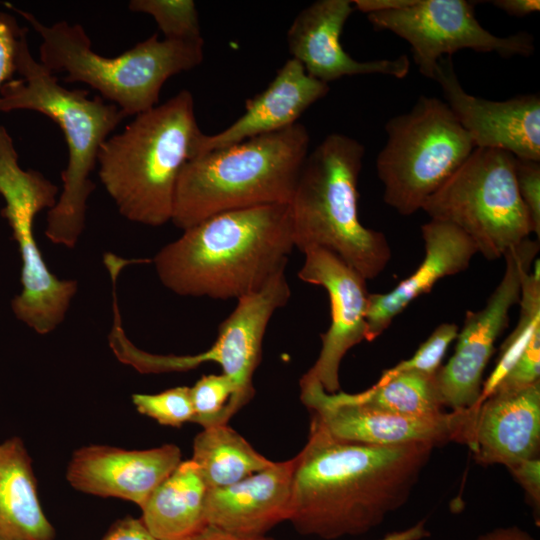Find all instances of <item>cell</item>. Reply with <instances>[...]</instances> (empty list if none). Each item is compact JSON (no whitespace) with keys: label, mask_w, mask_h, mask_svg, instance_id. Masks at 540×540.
Listing matches in <instances>:
<instances>
[{"label":"cell","mask_w":540,"mask_h":540,"mask_svg":"<svg viewBox=\"0 0 540 540\" xmlns=\"http://www.w3.org/2000/svg\"><path fill=\"white\" fill-rule=\"evenodd\" d=\"M434 447L344 441L311 422L295 456L289 521L326 540L370 531L408 500Z\"/></svg>","instance_id":"obj_1"},{"label":"cell","mask_w":540,"mask_h":540,"mask_svg":"<svg viewBox=\"0 0 540 540\" xmlns=\"http://www.w3.org/2000/svg\"><path fill=\"white\" fill-rule=\"evenodd\" d=\"M294 247L289 204H270L218 213L183 230L153 263L177 295L238 300L284 271Z\"/></svg>","instance_id":"obj_2"},{"label":"cell","mask_w":540,"mask_h":540,"mask_svg":"<svg viewBox=\"0 0 540 540\" xmlns=\"http://www.w3.org/2000/svg\"><path fill=\"white\" fill-rule=\"evenodd\" d=\"M28 29L18 45L16 72L0 87V112L32 110L53 120L62 130L68 162L61 173L62 190L48 210L45 234L57 245L76 246L86 221L87 200L95 189L90 173L97 165L103 142L125 118L114 104L88 97L83 89H68L29 48Z\"/></svg>","instance_id":"obj_3"},{"label":"cell","mask_w":540,"mask_h":540,"mask_svg":"<svg viewBox=\"0 0 540 540\" xmlns=\"http://www.w3.org/2000/svg\"><path fill=\"white\" fill-rule=\"evenodd\" d=\"M203 132L190 91L133 117L101 145L98 176L127 220L161 226L172 218L179 174L198 156Z\"/></svg>","instance_id":"obj_4"},{"label":"cell","mask_w":540,"mask_h":540,"mask_svg":"<svg viewBox=\"0 0 540 540\" xmlns=\"http://www.w3.org/2000/svg\"><path fill=\"white\" fill-rule=\"evenodd\" d=\"M309 143L296 122L189 160L177 180L171 222L186 230L218 213L289 204Z\"/></svg>","instance_id":"obj_5"},{"label":"cell","mask_w":540,"mask_h":540,"mask_svg":"<svg viewBox=\"0 0 540 540\" xmlns=\"http://www.w3.org/2000/svg\"><path fill=\"white\" fill-rule=\"evenodd\" d=\"M364 154L358 140L327 135L308 153L289 207L296 248L327 249L368 280L385 269L391 249L385 235L363 226L358 216Z\"/></svg>","instance_id":"obj_6"},{"label":"cell","mask_w":540,"mask_h":540,"mask_svg":"<svg viewBox=\"0 0 540 540\" xmlns=\"http://www.w3.org/2000/svg\"><path fill=\"white\" fill-rule=\"evenodd\" d=\"M40 35L39 62L53 74L65 73V82L91 86L102 99L127 116L157 106L164 83L172 76L201 64L203 38L160 40L153 34L116 57H104L80 24L60 20L46 25L32 13L5 3Z\"/></svg>","instance_id":"obj_7"},{"label":"cell","mask_w":540,"mask_h":540,"mask_svg":"<svg viewBox=\"0 0 540 540\" xmlns=\"http://www.w3.org/2000/svg\"><path fill=\"white\" fill-rule=\"evenodd\" d=\"M515 160L503 150L475 148L421 210L460 229L485 258L503 257L534 233L517 188Z\"/></svg>","instance_id":"obj_8"},{"label":"cell","mask_w":540,"mask_h":540,"mask_svg":"<svg viewBox=\"0 0 540 540\" xmlns=\"http://www.w3.org/2000/svg\"><path fill=\"white\" fill-rule=\"evenodd\" d=\"M385 131L376 170L383 200L401 215L421 210L475 149L446 102L436 97L421 96L410 111L390 118Z\"/></svg>","instance_id":"obj_9"},{"label":"cell","mask_w":540,"mask_h":540,"mask_svg":"<svg viewBox=\"0 0 540 540\" xmlns=\"http://www.w3.org/2000/svg\"><path fill=\"white\" fill-rule=\"evenodd\" d=\"M59 188L36 170H24L7 129L0 125V195L22 261L21 292L11 301L16 318L46 335L65 319L78 282L60 279L47 267L33 233L36 215L57 202Z\"/></svg>","instance_id":"obj_10"},{"label":"cell","mask_w":540,"mask_h":540,"mask_svg":"<svg viewBox=\"0 0 540 540\" xmlns=\"http://www.w3.org/2000/svg\"><path fill=\"white\" fill-rule=\"evenodd\" d=\"M466 0H413L403 8L367 14L376 30H387L409 43L420 73L434 80L439 61L462 49L528 57L534 40L526 32L500 37L486 30Z\"/></svg>","instance_id":"obj_11"},{"label":"cell","mask_w":540,"mask_h":540,"mask_svg":"<svg viewBox=\"0 0 540 540\" xmlns=\"http://www.w3.org/2000/svg\"><path fill=\"white\" fill-rule=\"evenodd\" d=\"M538 251L539 241L529 238L509 249L503 256L504 275L486 305L467 311L454 354L435 374L442 404L452 411L477 405L494 343L508 325L509 310L519 302L523 276L531 270Z\"/></svg>","instance_id":"obj_12"},{"label":"cell","mask_w":540,"mask_h":540,"mask_svg":"<svg viewBox=\"0 0 540 540\" xmlns=\"http://www.w3.org/2000/svg\"><path fill=\"white\" fill-rule=\"evenodd\" d=\"M301 401L312 411L311 422L334 438L362 444L394 446L458 440L468 409L414 417L369 408L347 400L343 392L327 393L316 381L300 380Z\"/></svg>","instance_id":"obj_13"},{"label":"cell","mask_w":540,"mask_h":540,"mask_svg":"<svg viewBox=\"0 0 540 540\" xmlns=\"http://www.w3.org/2000/svg\"><path fill=\"white\" fill-rule=\"evenodd\" d=\"M298 277L323 287L330 299L331 324L321 334L322 347L314 365L301 379L318 382L327 393L340 389L339 367L349 349L366 340V279L333 252L313 247L305 250Z\"/></svg>","instance_id":"obj_14"},{"label":"cell","mask_w":540,"mask_h":540,"mask_svg":"<svg viewBox=\"0 0 540 540\" xmlns=\"http://www.w3.org/2000/svg\"><path fill=\"white\" fill-rule=\"evenodd\" d=\"M434 80L475 148L499 149L516 158L540 161L538 94L519 95L504 101L471 95L459 82L451 57L439 61Z\"/></svg>","instance_id":"obj_15"},{"label":"cell","mask_w":540,"mask_h":540,"mask_svg":"<svg viewBox=\"0 0 540 540\" xmlns=\"http://www.w3.org/2000/svg\"><path fill=\"white\" fill-rule=\"evenodd\" d=\"M458 441L482 464L506 467L539 457L540 381L516 389H496L470 408Z\"/></svg>","instance_id":"obj_16"},{"label":"cell","mask_w":540,"mask_h":540,"mask_svg":"<svg viewBox=\"0 0 540 540\" xmlns=\"http://www.w3.org/2000/svg\"><path fill=\"white\" fill-rule=\"evenodd\" d=\"M354 9L352 0H318L300 11L287 31L292 58L311 77L326 84L345 76L365 74L405 78L410 70L406 55L358 61L343 49L340 36Z\"/></svg>","instance_id":"obj_17"},{"label":"cell","mask_w":540,"mask_h":540,"mask_svg":"<svg viewBox=\"0 0 540 540\" xmlns=\"http://www.w3.org/2000/svg\"><path fill=\"white\" fill-rule=\"evenodd\" d=\"M173 444L145 450L90 445L75 451L67 468L69 484L83 493L114 497L139 507L180 464Z\"/></svg>","instance_id":"obj_18"},{"label":"cell","mask_w":540,"mask_h":540,"mask_svg":"<svg viewBox=\"0 0 540 540\" xmlns=\"http://www.w3.org/2000/svg\"><path fill=\"white\" fill-rule=\"evenodd\" d=\"M291 295L285 270L262 289L238 299L233 312L219 326L215 343L205 351L208 362H216L236 389L242 408L254 395L253 374L259 364L263 337L274 312Z\"/></svg>","instance_id":"obj_19"},{"label":"cell","mask_w":540,"mask_h":540,"mask_svg":"<svg viewBox=\"0 0 540 540\" xmlns=\"http://www.w3.org/2000/svg\"><path fill=\"white\" fill-rule=\"evenodd\" d=\"M295 457L273 462L227 487L208 489V525L228 532L259 536L289 520Z\"/></svg>","instance_id":"obj_20"},{"label":"cell","mask_w":540,"mask_h":540,"mask_svg":"<svg viewBox=\"0 0 540 540\" xmlns=\"http://www.w3.org/2000/svg\"><path fill=\"white\" fill-rule=\"evenodd\" d=\"M329 89L328 84L311 77L298 60L289 59L262 92L246 101L245 112L235 122L216 134H203L198 156L295 124Z\"/></svg>","instance_id":"obj_21"},{"label":"cell","mask_w":540,"mask_h":540,"mask_svg":"<svg viewBox=\"0 0 540 540\" xmlns=\"http://www.w3.org/2000/svg\"><path fill=\"white\" fill-rule=\"evenodd\" d=\"M425 256L417 270L387 293H369L366 309L367 341L382 334L413 300L428 293L443 277L466 270L478 253L460 229L431 220L421 227Z\"/></svg>","instance_id":"obj_22"},{"label":"cell","mask_w":540,"mask_h":540,"mask_svg":"<svg viewBox=\"0 0 540 540\" xmlns=\"http://www.w3.org/2000/svg\"><path fill=\"white\" fill-rule=\"evenodd\" d=\"M31 458L20 438L0 444V540H53Z\"/></svg>","instance_id":"obj_23"},{"label":"cell","mask_w":540,"mask_h":540,"mask_svg":"<svg viewBox=\"0 0 540 540\" xmlns=\"http://www.w3.org/2000/svg\"><path fill=\"white\" fill-rule=\"evenodd\" d=\"M207 491L197 465L181 461L142 504L140 519L158 540H191L208 526Z\"/></svg>","instance_id":"obj_24"},{"label":"cell","mask_w":540,"mask_h":540,"mask_svg":"<svg viewBox=\"0 0 540 540\" xmlns=\"http://www.w3.org/2000/svg\"><path fill=\"white\" fill-rule=\"evenodd\" d=\"M191 460L207 489L230 486L273 464L227 424L197 434Z\"/></svg>","instance_id":"obj_25"},{"label":"cell","mask_w":540,"mask_h":540,"mask_svg":"<svg viewBox=\"0 0 540 540\" xmlns=\"http://www.w3.org/2000/svg\"><path fill=\"white\" fill-rule=\"evenodd\" d=\"M343 395L353 403L399 415L430 417L444 413L435 375L416 371L382 373L371 388Z\"/></svg>","instance_id":"obj_26"},{"label":"cell","mask_w":540,"mask_h":540,"mask_svg":"<svg viewBox=\"0 0 540 540\" xmlns=\"http://www.w3.org/2000/svg\"><path fill=\"white\" fill-rule=\"evenodd\" d=\"M533 271L523 276L520 293L519 320L512 333L501 346L497 364L487 381L482 385L477 404L487 398L507 374L529 343L534 332L540 328V267L539 259L533 262Z\"/></svg>","instance_id":"obj_27"},{"label":"cell","mask_w":540,"mask_h":540,"mask_svg":"<svg viewBox=\"0 0 540 540\" xmlns=\"http://www.w3.org/2000/svg\"><path fill=\"white\" fill-rule=\"evenodd\" d=\"M193 423L204 428L225 425L241 409L232 380L225 374L202 376L190 387Z\"/></svg>","instance_id":"obj_28"},{"label":"cell","mask_w":540,"mask_h":540,"mask_svg":"<svg viewBox=\"0 0 540 540\" xmlns=\"http://www.w3.org/2000/svg\"><path fill=\"white\" fill-rule=\"evenodd\" d=\"M132 12L153 17L164 39L191 40L201 38L198 11L192 0H131Z\"/></svg>","instance_id":"obj_29"},{"label":"cell","mask_w":540,"mask_h":540,"mask_svg":"<svg viewBox=\"0 0 540 540\" xmlns=\"http://www.w3.org/2000/svg\"><path fill=\"white\" fill-rule=\"evenodd\" d=\"M132 402L137 411L166 426L180 427L192 422L193 406L190 387L180 386L157 394L136 393Z\"/></svg>","instance_id":"obj_30"},{"label":"cell","mask_w":540,"mask_h":540,"mask_svg":"<svg viewBox=\"0 0 540 540\" xmlns=\"http://www.w3.org/2000/svg\"><path fill=\"white\" fill-rule=\"evenodd\" d=\"M459 328L454 323H442L419 346L414 355L403 360L394 367L385 370V374L403 371H416L435 375L441 367V362L449 345L457 338Z\"/></svg>","instance_id":"obj_31"},{"label":"cell","mask_w":540,"mask_h":540,"mask_svg":"<svg viewBox=\"0 0 540 540\" xmlns=\"http://www.w3.org/2000/svg\"><path fill=\"white\" fill-rule=\"evenodd\" d=\"M540 381V328L532 335L529 343L496 389H516Z\"/></svg>","instance_id":"obj_32"},{"label":"cell","mask_w":540,"mask_h":540,"mask_svg":"<svg viewBox=\"0 0 540 540\" xmlns=\"http://www.w3.org/2000/svg\"><path fill=\"white\" fill-rule=\"evenodd\" d=\"M517 188L526 207L537 239L540 237V161L515 160Z\"/></svg>","instance_id":"obj_33"},{"label":"cell","mask_w":540,"mask_h":540,"mask_svg":"<svg viewBox=\"0 0 540 540\" xmlns=\"http://www.w3.org/2000/svg\"><path fill=\"white\" fill-rule=\"evenodd\" d=\"M25 29L10 13L0 11V87L13 79L18 45Z\"/></svg>","instance_id":"obj_34"},{"label":"cell","mask_w":540,"mask_h":540,"mask_svg":"<svg viewBox=\"0 0 540 540\" xmlns=\"http://www.w3.org/2000/svg\"><path fill=\"white\" fill-rule=\"evenodd\" d=\"M514 478L529 495L534 506L540 503V460L539 457L527 459L507 467Z\"/></svg>","instance_id":"obj_35"},{"label":"cell","mask_w":540,"mask_h":540,"mask_svg":"<svg viewBox=\"0 0 540 540\" xmlns=\"http://www.w3.org/2000/svg\"><path fill=\"white\" fill-rule=\"evenodd\" d=\"M101 540H158L141 519L126 517L116 521Z\"/></svg>","instance_id":"obj_36"},{"label":"cell","mask_w":540,"mask_h":540,"mask_svg":"<svg viewBox=\"0 0 540 540\" xmlns=\"http://www.w3.org/2000/svg\"><path fill=\"white\" fill-rule=\"evenodd\" d=\"M495 7L511 16L523 17L540 10L539 0H496Z\"/></svg>","instance_id":"obj_37"},{"label":"cell","mask_w":540,"mask_h":540,"mask_svg":"<svg viewBox=\"0 0 540 540\" xmlns=\"http://www.w3.org/2000/svg\"><path fill=\"white\" fill-rule=\"evenodd\" d=\"M352 2L355 9L370 14L400 9L410 5L413 0H352Z\"/></svg>","instance_id":"obj_38"},{"label":"cell","mask_w":540,"mask_h":540,"mask_svg":"<svg viewBox=\"0 0 540 540\" xmlns=\"http://www.w3.org/2000/svg\"><path fill=\"white\" fill-rule=\"evenodd\" d=\"M474 540H536L517 526L498 527L479 535Z\"/></svg>","instance_id":"obj_39"},{"label":"cell","mask_w":540,"mask_h":540,"mask_svg":"<svg viewBox=\"0 0 540 540\" xmlns=\"http://www.w3.org/2000/svg\"><path fill=\"white\" fill-rule=\"evenodd\" d=\"M191 540H274L267 538L264 535L251 536L241 535L225 531L212 525H208L198 535Z\"/></svg>","instance_id":"obj_40"},{"label":"cell","mask_w":540,"mask_h":540,"mask_svg":"<svg viewBox=\"0 0 540 540\" xmlns=\"http://www.w3.org/2000/svg\"><path fill=\"white\" fill-rule=\"evenodd\" d=\"M425 524V520H420L409 528L390 532L380 540H422L430 535Z\"/></svg>","instance_id":"obj_41"}]
</instances>
